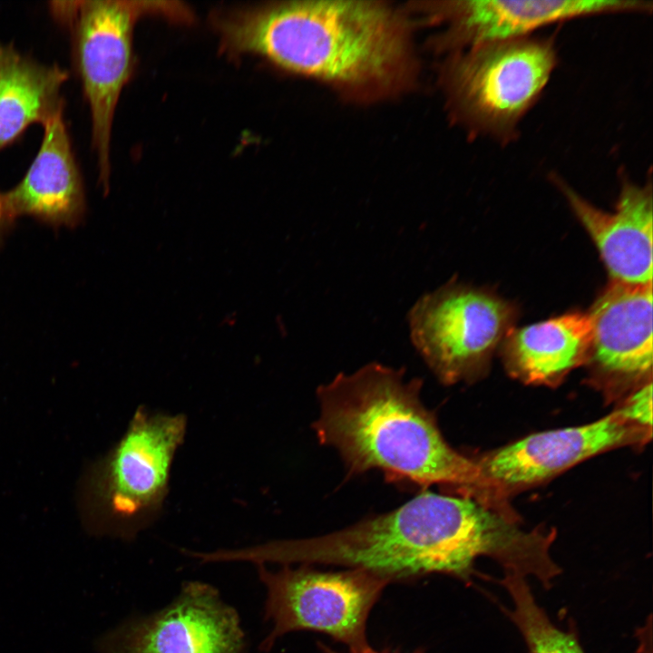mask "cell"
Listing matches in <instances>:
<instances>
[{
	"label": "cell",
	"instance_id": "cell-1",
	"mask_svg": "<svg viewBox=\"0 0 653 653\" xmlns=\"http://www.w3.org/2000/svg\"><path fill=\"white\" fill-rule=\"evenodd\" d=\"M551 538L467 496L422 492L388 512L325 535L249 547L255 564H326L361 569L390 581L441 573L471 582L474 561L496 560L504 572L541 577Z\"/></svg>",
	"mask_w": 653,
	"mask_h": 653
},
{
	"label": "cell",
	"instance_id": "cell-2",
	"mask_svg": "<svg viewBox=\"0 0 653 653\" xmlns=\"http://www.w3.org/2000/svg\"><path fill=\"white\" fill-rule=\"evenodd\" d=\"M404 369L369 363L339 373L317 390L319 413L312 428L334 448L349 475L378 470L427 489L453 488L488 504L492 489L476 459L450 445L421 399L423 380Z\"/></svg>",
	"mask_w": 653,
	"mask_h": 653
},
{
	"label": "cell",
	"instance_id": "cell-3",
	"mask_svg": "<svg viewBox=\"0 0 653 653\" xmlns=\"http://www.w3.org/2000/svg\"><path fill=\"white\" fill-rule=\"evenodd\" d=\"M212 24L230 57L258 55L341 86H385L407 66L402 22L377 2L271 3L219 12Z\"/></svg>",
	"mask_w": 653,
	"mask_h": 653
},
{
	"label": "cell",
	"instance_id": "cell-4",
	"mask_svg": "<svg viewBox=\"0 0 653 653\" xmlns=\"http://www.w3.org/2000/svg\"><path fill=\"white\" fill-rule=\"evenodd\" d=\"M557 63L552 39L532 35L457 51L444 72L449 100L471 132L508 144Z\"/></svg>",
	"mask_w": 653,
	"mask_h": 653
},
{
	"label": "cell",
	"instance_id": "cell-5",
	"mask_svg": "<svg viewBox=\"0 0 653 653\" xmlns=\"http://www.w3.org/2000/svg\"><path fill=\"white\" fill-rule=\"evenodd\" d=\"M146 15L180 24L193 21L190 8L177 1L87 0L77 1L68 24L73 64L91 111L93 146L104 191L109 190L113 116L134 67V25Z\"/></svg>",
	"mask_w": 653,
	"mask_h": 653
},
{
	"label": "cell",
	"instance_id": "cell-6",
	"mask_svg": "<svg viewBox=\"0 0 653 653\" xmlns=\"http://www.w3.org/2000/svg\"><path fill=\"white\" fill-rule=\"evenodd\" d=\"M267 590L265 619L272 624L260 649L269 651L287 633L310 630L344 643L351 653L369 648L366 622L389 580L361 569L319 570L284 564L273 571L257 564Z\"/></svg>",
	"mask_w": 653,
	"mask_h": 653
},
{
	"label": "cell",
	"instance_id": "cell-7",
	"mask_svg": "<svg viewBox=\"0 0 653 653\" xmlns=\"http://www.w3.org/2000/svg\"><path fill=\"white\" fill-rule=\"evenodd\" d=\"M515 307L491 291L450 281L423 295L408 312L411 341L444 385L486 371L512 329Z\"/></svg>",
	"mask_w": 653,
	"mask_h": 653
},
{
	"label": "cell",
	"instance_id": "cell-8",
	"mask_svg": "<svg viewBox=\"0 0 653 653\" xmlns=\"http://www.w3.org/2000/svg\"><path fill=\"white\" fill-rule=\"evenodd\" d=\"M186 426L183 414L152 413L140 406L107 460L102 497L123 537L134 538L159 517Z\"/></svg>",
	"mask_w": 653,
	"mask_h": 653
},
{
	"label": "cell",
	"instance_id": "cell-9",
	"mask_svg": "<svg viewBox=\"0 0 653 653\" xmlns=\"http://www.w3.org/2000/svg\"><path fill=\"white\" fill-rule=\"evenodd\" d=\"M94 648L98 653H243L245 634L239 614L215 588L188 581L167 607L124 620Z\"/></svg>",
	"mask_w": 653,
	"mask_h": 653
},
{
	"label": "cell",
	"instance_id": "cell-10",
	"mask_svg": "<svg viewBox=\"0 0 653 653\" xmlns=\"http://www.w3.org/2000/svg\"><path fill=\"white\" fill-rule=\"evenodd\" d=\"M651 429L629 422L619 409L584 425L530 434L477 460L493 493L545 481L593 455L646 443Z\"/></svg>",
	"mask_w": 653,
	"mask_h": 653
},
{
	"label": "cell",
	"instance_id": "cell-11",
	"mask_svg": "<svg viewBox=\"0 0 653 653\" xmlns=\"http://www.w3.org/2000/svg\"><path fill=\"white\" fill-rule=\"evenodd\" d=\"M590 346L585 364L609 396L651 382L652 284L612 282L588 313Z\"/></svg>",
	"mask_w": 653,
	"mask_h": 653
},
{
	"label": "cell",
	"instance_id": "cell-12",
	"mask_svg": "<svg viewBox=\"0 0 653 653\" xmlns=\"http://www.w3.org/2000/svg\"><path fill=\"white\" fill-rule=\"evenodd\" d=\"M641 0H461L440 3L436 15L447 25L446 44L455 51L531 35L539 28L571 19L651 13Z\"/></svg>",
	"mask_w": 653,
	"mask_h": 653
},
{
	"label": "cell",
	"instance_id": "cell-13",
	"mask_svg": "<svg viewBox=\"0 0 653 653\" xmlns=\"http://www.w3.org/2000/svg\"><path fill=\"white\" fill-rule=\"evenodd\" d=\"M552 181L594 241L611 281L652 284L651 182L639 186L623 178L615 209L607 212L558 176L552 175Z\"/></svg>",
	"mask_w": 653,
	"mask_h": 653
},
{
	"label": "cell",
	"instance_id": "cell-14",
	"mask_svg": "<svg viewBox=\"0 0 653 653\" xmlns=\"http://www.w3.org/2000/svg\"><path fill=\"white\" fill-rule=\"evenodd\" d=\"M63 112L43 125L40 149L23 180L2 193L13 221L30 215L53 226L74 227L83 217V180Z\"/></svg>",
	"mask_w": 653,
	"mask_h": 653
},
{
	"label": "cell",
	"instance_id": "cell-15",
	"mask_svg": "<svg viewBox=\"0 0 653 653\" xmlns=\"http://www.w3.org/2000/svg\"><path fill=\"white\" fill-rule=\"evenodd\" d=\"M591 326L587 314L572 312L512 329L502 341L509 373L528 384L556 385L588 358Z\"/></svg>",
	"mask_w": 653,
	"mask_h": 653
},
{
	"label": "cell",
	"instance_id": "cell-16",
	"mask_svg": "<svg viewBox=\"0 0 653 653\" xmlns=\"http://www.w3.org/2000/svg\"><path fill=\"white\" fill-rule=\"evenodd\" d=\"M67 70L44 64L0 42V151L33 123L44 124L63 111L60 94Z\"/></svg>",
	"mask_w": 653,
	"mask_h": 653
},
{
	"label": "cell",
	"instance_id": "cell-17",
	"mask_svg": "<svg viewBox=\"0 0 653 653\" xmlns=\"http://www.w3.org/2000/svg\"><path fill=\"white\" fill-rule=\"evenodd\" d=\"M501 584L512 599L508 615L522 635L529 653H585L574 632L558 628L550 619L525 577L504 572Z\"/></svg>",
	"mask_w": 653,
	"mask_h": 653
},
{
	"label": "cell",
	"instance_id": "cell-18",
	"mask_svg": "<svg viewBox=\"0 0 653 653\" xmlns=\"http://www.w3.org/2000/svg\"><path fill=\"white\" fill-rule=\"evenodd\" d=\"M619 410L629 422L652 430V383L629 393Z\"/></svg>",
	"mask_w": 653,
	"mask_h": 653
},
{
	"label": "cell",
	"instance_id": "cell-19",
	"mask_svg": "<svg viewBox=\"0 0 653 653\" xmlns=\"http://www.w3.org/2000/svg\"><path fill=\"white\" fill-rule=\"evenodd\" d=\"M14 221L9 218L5 208L2 193H0V242L5 232Z\"/></svg>",
	"mask_w": 653,
	"mask_h": 653
},
{
	"label": "cell",
	"instance_id": "cell-20",
	"mask_svg": "<svg viewBox=\"0 0 653 653\" xmlns=\"http://www.w3.org/2000/svg\"><path fill=\"white\" fill-rule=\"evenodd\" d=\"M318 646H319V648L322 650L323 653H339V652H337L336 650H335V649H333V648L326 646L325 644H323V643H321V642L318 643ZM350 653H351V652H350ZM356 653H386V652L375 651V650H374L373 648H371L369 647V648H366L365 650H363V651H361V652H356ZM414 653H420V652H414Z\"/></svg>",
	"mask_w": 653,
	"mask_h": 653
}]
</instances>
